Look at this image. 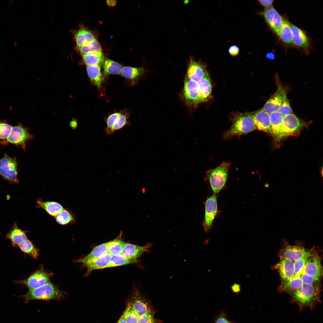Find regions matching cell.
I'll use <instances>...</instances> for the list:
<instances>
[{
	"instance_id": "40",
	"label": "cell",
	"mask_w": 323,
	"mask_h": 323,
	"mask_svg": "<svg viewBox=\"0 0 323 323\" xmlns=\"http://www.w3.org/2000/svg\"><path fill=\"white\" fill-rule=\"evenodd\" d=\"M122 315L127 323H137L139 317L134 311L130 302Z\"/></svg>"
},
{
	"instance_id": "5",
	"label": "cell",
	"mask_w": 323,
	"mask_h": 323,
	"mask_svg": "<svg viewBox=\"0 0 323 323\" xmlns=\"http://www.w3.org/2000/svg\"><path fill=\"white\" fill-rule=\"evenodd\" d=\"M0 175L10 183L16 184L18 179V167L16 159L5 154L0 159Z\"/></svg>"
},
{
	"instance_id": "45",
	"label": "cell",
	"mask_w": 323,
	"mask_h": 323,
	"mask_svg": "<svg viewBox=\"0 0 323 323\" xmlns=\"http://www.w3.org/2000/svg\"><path fill=\"white\" fill-rule=\"evenodd\" d=\"M137 323H158L153 311L148 313L139 318Z\"/></svg>"
},
{
	"instance_id": "30",
	"label": "cell",
	"mask_w": 323,
	"mask_h": 323,
	"mask_svg": "<svg viewBox=\"0 0 323 323\" xmlns=\"http://www.w3.org/2000/svg\"><path fill=\"white\" fill-rule=\"evenodd\" d=\"M83 60L87 66L101 65L104 59L102 52H91L82 55Z\"/></svg>"
},
{
	"instance_id": "52",
	"label": "cell",
	"mask_w": 323,
	"mask_h": 323,
	"mask_svg": "<svg viewBox=\"0 0 323 323\" xmlns=\"http://www.w3.org/2000/svg\"><path fill=\"white\" fill-rule=\"evenodd\" d=\"M266 57L269 60H274L275 57V54L272 52H268L266 54Z\"/></svg>"
},
{
	"instance_id": "37",
	"label": "cell",
	"mask_w": 323,
	"mask_h": 323,
	"mask_svg": "<svg viewBox=\"0 0 323 323\" xmlns=\"http://www.w3.org/2000/svg\"><path fill=\"white\" fill-rule=\"evenodd\" d=\"M57 222L61 225H65L74 223L75 218L72 213L66 209H64L55 217Z\"/></svg>"
},
{
	"instance_id": "41",
	"label": "cell",
	"mask_w": 323,
	"mask_h": 323,
	"mask_svg": "<svg viewBox=\"0 0 323 323\" xmlns=\"http://www.w3.org/2000/svg\"><path fill=\"white\" fill-rule=\"evenodd\" d=\"M128 118L126 115L121 114L107 133V135H112L116 131L121 129L128 124Z\"/></svg>"
},
{
	"instance_id": "27",
	"label": "cell",
	"mask_w": 323,
	"mask_h": 323,
	"mask_svg": "<svg viewBox=\"0 0 323 323\" xmlns=\"http://www.w3.org/2000/svg\"><path fill=\"white\" fill-rule=\"evenodd\" d=\"M303 284L300 276H295L289 280L282 282L278 290L289 294L298 289Z\"/></svg>"
},
{
	"instance_id": "35",
	"label": "cell",
	"mask_w": 323,
	"mask_h": 323,
	"mask_svg": "<svg viewBox=\"0 0 323 323\" xmlns=\"http://www.w3.org/2000/svg\"><path fill=\"white\" fill-rule=\"evenodd\" d=\"M138 261V259L129 258L125 257L122 254L112 256L111 261L106 268L135 263Z\"/></svg>"
},
{
	"instance_id": "23",
	"label": "cell",
	"mask_w": 323,
	"mask_h": 323,
	"mask_svg": "<svg viewBox=\"0 0 323 323\" xmlns=\"http://www.w3.org/2000/svg\"><path fill=\"white\" fill-rule=\"evenodd\" d=\"M109 242L100 244L95 247L91 251L84 257L76 261L83 264L97 258L108 252Z\"/></svg>"
},
{
	"instance_id": "15",
	"label": "cell",
	"mask_w": 323,
	"mask_h": 323,
	"mask_svg": "<svg viewBox=\"0 0 323 323\" xmlns=\"http://www.w3.org/2000/svg\"><path fill=\"white\" fill-rule=\"evenodd\" d=\"M256 129L265 132H271L269 114L262 109L251 113Z\"/></svg>"
},
{
	"instance_id": "19",
	"label": "cell",
	"mask_w": 323,
	"mask_h": 323,
	"mask_svg": "<svg viewBox=\"0 0 323 323\" xmlns=\"http://www.w3.org/2000/svg\"><path fill=\"white\" fill-rule=\"evenodd\" d=\"M151 247V244L142 246L125 242L121 254L129 258L137 259L144 253L148 251Z\"/></svg>"
},
{
	"instance_id": "28",
	"label": "cell",
	"mask_w": 323,
	"mask_h": 323,
	"mask_svg": "<svg viewBox=\"0 0 323 323\" xmlns=\"http://www.w3.org/2000/svg\"><path fill=\"white\" fill-rule=\"evenodd\" d=\"M86 70L91 82L98 88H100L103 78L101 71L100 66H87Z\"/></svg>"
},
{
	"instance_id": "50",
	"label": "cell",
	"mask_w": 323,
	"mask_h": 323,
	"mask_svg": "<svg viewBox=\"0 0 323 323\" xmlns=\"http://www.w3.org/2000/svg\"><path fill=\"white\" fill-rule=\"evenodd\" d=\"M215 323H231L225 315H222L219 316L216 319Z\"/></svg>"
},
{
	"instance_id": "4",
	"label": "cell",
	"mask_w": 323,
	"mask_h": 323,
	"mask_svg": "<svg viewBox=\"0 0 323 323\" xmlns=\"http://www.w3.org/2000/svg\"><path fill=\"white\" fill-rule=\"evenodd\" d=\"M230 166L229 162H224L217 167L210 169L206 172V178L214 193H218L224 186Z\"/></svg>"
},
{
	"instance_id": "20",
	"label": "cell",
	"mask_w": 323,
	"mask_h": 323,
	"mask_svg": "<svg viewBox=\"0 0 323 323\" xmlns=\"http://www.w3.org/2000/svg\"><path fill=\"white\" fill-rule=\"evenodd\" d=\"M112 255L107 252L99 258L83 264L87 268L86 275L93 270L106 268L111 261Z\"/></svg>"
},
{
	"instance_id": "43",
	"label": "cell",
	"mask_w": 323,
	"mask_h": 323,
	"mask_svg": "<svg viewBox=\"0 0 323 323\" xmlns=\"http://www.w3.org/2000/svg\"><path fill=\"white\" fill-rule=\"evenodd\" d=\"M278 111L284 116L293 114L292 109L287 96L284 98Z\"/></svg>"
},
{
	"instance_id": "11",
	"label": "cell",
	"mask_w": 323,
	"mask_h": 323,
	"mask_svg": "<svg viewBox=\"0 0 323 323\" xmlns=\"http://www.w3.org/2000/svg\"><path fill=\"white\" fill-rule=\"evenodd\" d=\"M277 89L265 103L262 109L269 114L278 111L284 97L287 96L285 88L280 83H277Z\"/></svg>"
},
{
	"instance_id": "44",
	"label": "cell",
	"mask_w": 323,
	"mask_h": 323,
	"mask_svg": "<svg viewBox=\"0 0 323 323\" xmlns=\"http://www.w3.org/2000/svg\"><path fill=\"white\" fill-rule=\"evenodd\" d=\"M121 114L120 112H115L110 115L107 118L106 120V127L105 129V132L106 134Z\"/></svg>"
},
{
	"instance_id": "22",
	"label": "cell",
	"mask_w": 323,
	"mask_h": 323,
	"mask_svg": "<svg viewBox=\"0 0 323 323\" xmlns=\"http://www.w3.org/2000/svg\"><path fill=\"white\" fill-rule=\"evenodd\" d=\"M5 238L10 240L13 246L18 247L19 244L27 239L25 232L19 228L15 223L10 230L7 234Z\"/></svg>"
},
{
	"instance_id": "51",
	"label": "cell",
	"mask_w": 323,
	"mask_h": 323,
	"mask_svg": "<svg viewBox=\"0 0 323 323\" xmlns=\"http://www.w3.org/2000/svg\"><path fill=\"white\" fill-rule=\"evenodd\" d=\"M106 3L108 6L109 7H112L115 6L116 4L117 1L115 0H107Z\"/></svg>"
},
{
	"instance_id": "17",
	"label": "cell",
	"mask_w": 323,
	"mask_h": 323,
	"mask_svg": "<svg viewBox=\"0 0 323 323\" xmlns=\"http://www.w3.org/2000/svg\"><path fill=\"white\" fill-rule=\"evenodd\" d=\"M206 71L203 64L191 58L190 59L185 77L198 82L202 78Z\"/></svg>"
},
{
	"instance_id": "39",
	"label": "cell",
	"mask_w": 323,
	"mask_h": 323,
	"mask_svg": "<svg viewBox=\"0 0 323 323\" xmlns=\"http://www.w3.org/2000/svg\"><path fill=\"white\" fill-rule=\"evenodd\" d=\"M13 126L5 120L0 119V143L6 144V141L10 135Z\"/></svg>"
},
{
	"instance_id": "2",
	"label": "cell",
	"mask_w": 323,
	"mask_h": 323,
	"mask_svg": "<svg viewBox=\"0 0 323 323\" xmlns=\"http://www.w3.org/2000/svg\"><path fill=\"white\" fill-rule=\"evenodd\" d=\"M256 129L251 113L242 114L234 120L230 129L223 133V138L229 140L235 136L247 134Z\"/></svg>"
},
{
	"instance_id": "33",
	"label": "cell",
	"mask_w": 323,
	"mask_h": 323,
	"mask_svg": "<svg viewBox=\"0 0 323 323\" xmlns=\"http://www.w3.org/2000/svg\"><path fill=\"white\" fill-rule=\"evenodd\" d=\"M18 247L24 253L28 255L33 258L36 259L38 258L39 254V249L28 239L19 244Z\"/></svg>"
},
{
	"instance_id": "54",
	"label": "cell",
	"mask_w": 323,
	"mask_h": 323,
	"mask_svg": "<svg viewBox=\"0 0 323 323\" xmlns=\"http://www.w3.org/2000/svg\"><path fill=\"white\" fill-rule=\"evenodd\" d=\"M117 323H127L123 315L120 318Z\"/></svg>"
},
{
	"instance_id": "47",
	"label": "cell",
	"mask_w": 323,
	"mask_h": 323,
	"mask_svg": "<svg viewBox=\"0 0 323 323\" xmlns=\"http://www.w3.org/2000/svg\"><path fill=\"white\" fill-rule=\"evenodd\" d=\"M240 49L236 45H232L230 46L228 49V52L231 56L235 57L237 56L239 54Z\"/></svg>"
},
{
	"instance_id": "32",
	"label": "cell",
	"mask_w": 323,
	"mask_h": 323,
	"mask_svg": "<svg viewBox=\"0 0 323 323\" xmlns=\"http://www.w3.org/2000/svg\"><path fill=\"white\" fill-rule=\"evenodd\" d=\"M281 39L288 45L293 44L292 34L289 22L284 20V22L277 34Z\"/></svg>"
},
{
	"instance_id": "31",
	"label": "cell",
	"mask_w": 323,
	"mask_h": 323,
	"mask_svg": "<svg viewBox=\"0 0 323 323\" xmlns=\"http://www.w3.org/2000/svg\"><path fill=\"white\" fill-rule=\"evenodd\" d=\"M103 73L105 75L121 74L122 66L120 63L106 58L103 62Z\"/></svg>"
},
{
	"instance_id": "3",
	"label": "cell",
	"mask_w": 323,
	"mask_h": 323,
	"mask_svg": "<svg viewBox=\"0 0 323 323\" xmlns=\"http://www.w3.org/2000/svg\"><path fill=\"white\" fill-rule=\"evenodd\" d=\"M64 294L63 292L50 281L38 288L29 290L22 297L26 301L33 300H60Z\"/></svg>"
},
{
	"instance_id": "1",
	"label": "cell",
	"mask_w": 323,
	"mask_h": 323,
	"mask_svg": "<svg viewBox=\"0 0 323 323\" xmlns=\"http://www.w3.org/2000/svg\"><path fill=\"white\" fill-rule=\"evenodd\" d=\"M320 289L317 284H303L298 289L289 293L291 296V302L297 305L301 311L306 308L313 309L320 303Z\"/></svg>"
},
{
	"instance_id": "53",
	"label": "cell",
	"mask_w": 323,
	"mask_h": 323,
	"mask_svg": "<svg viewBox=\"0 0 323 323\" xmlns=\"http://www.w3.org/2000/svg\"><path fill=\"white\" fill-rule=\"evenodd\" d=\"M70 126L73 129H75L77 126V123L76 121L75 120H72L70 123Z\"/></svg>"
},
{
	"instance_id": "10",
	"label": "cell",
	"mask_w": 323,
	"mask_h": 323,
	"mask_svg": "<svg viewBox=\"0 0 323 323\" xmlns=\"http://www.w3.org/2000/svg\"><path fill=\"white\" fill-rule=\"evenodd\" d=\"M320 280L322 274V268L321 258L318 254L311 251L307 257L302 272Z\"/></svg>"
},
{
	"instance_id": "21",
	"label": "cell",
	"mask_w": 323,
	"mask_h": 323,
	"mask_svg": "<svg viewBox=\"0 0 323 323\" xmlns=\"http://www.w3.org/2000/svg\"><path fill=\"white\" fill-rule=\"evenodd\" d=\"M292 34L293 44L298 47L307 48L309 45L308 39L304 31L289 22Z\"/></svg>"
},
{
	"instance_id": "14",
	"label": "cell",
	"mask_w": 323,
	"mask_h": 323,
	"mask_svg": "<svg viewBox=\"0 0 323 323\" xmlns=\"http://www.w3.org/2000/svg\"><path fill=\"white\" fill-rule=\"evenodd\" d=\"M261 14L271 29L277 34L285 20L277 10L272 7L266 8Z\"/></svg>"
},
{
	"instance_id": "49",
	"label": "cell",
	"mask_w": 323,
	"mask_h": 323,
	"mask_svg": "<svg viewBox=\"0 0 323 323\" xmlns=\"http://www.w3.org/2000/svg\"><path fill=\"white\" fill-rule=\"evenodd\" d=\"M259 3L263 7L266 8L271 7L273 2L272 0H260Z\"/></svg>"
},
{
	"instance_id": "55",
	"label": "cell",
	"mask_w": 323,
	"mask_h": 323,
	"mask_svg": "<svg viewBox=\"0 0 323 323\" xmlns=\"http://www.w3.org/2000/svg\"><path fill=\"white\" fill-rule=\"evenodd\" d=\"M14 45H15V46H16V45H17V43H16V42H14Z\"/></svg>"
},
{
	"instance_id": "8",
	"label": "cell",
	"mask_w": 323,
	"mask_h": 323,
	"mask_svg": "<svg viewBox=\"0 0 323 323\" xmlns=\"http://www.w3.org/2000/svg\"><path fill=\"white\" fill-rule=\"evenodd\" d=\"M184 84L183 95L187 104L196 106L204 102L199 91L197 82L185 77Z\"/></svg>"
},
{
	"instance_id": "34",
	"label": "cell",
	"mask_w": 323,
	"mask_h": 323,
	"mask_svg": "<svg viewBox=\"0 0 323 323\" xmlns=\"http://www.w3.org/2000/svg\"><path fill=\"white\" fill-rule=\"evenodd\" d=\"M144 72V70L142 67L125 66L122 68L120 74L126 78L135 80L143 74Z\"/></svg>"
},
{
	"instance_id": "16",
	"label": "cell",
	"mask_w": 323,
	"mask_h": 323,
	"mask_svg": "<svg viewBox=\"0 0 323 323\" xmlns=\"http://www.w3.org/2000/svg\"><path fill=\"white\" fill-rule=\"evenodd\" d=\"M130 302L139 318L148 313L153 311L148 303L136 289L134 290Z\"/></svg>"
},
{
	"instance_id": "48",
	"label": "cell",
	"mask_w": 323,
	"mask_h": 323,
	"mask_svg": "<svg viewBox=\"0 0 323 323\" xmlns=\"http://www.w3.org/2000/svg\"><path fill=\"white\" fill-rule=\"evenodd\" d=\"M232 292L235 294H239L241 290V286L238 283H234L231 286Z\"/></svg>"
},
{
	"instance_id": "12",
	"label": "cell",
	"mask_w": 323,
	"mask_h": 323,
	"mask_svg": "<svg viewBox=\"0 0 323 323\" xmlns=\"http://www.w3.org/2000/svg\"><path fill=\"white\" fill-rule=\"evenodd\" d=\"M205 212L203 226L205 231L207 232L211 228L217 212V198L215 195H212L206 200Z\"/></svg>"
},
{
	"instance_id": "13",
	"label": "cell",
	"mask_w": 323,
	"mask_h": 323,
	"mask_svg": "<svg viewBox=\"0 0 323 323\" xmlns=\"http://www.w3.org/2000/svg\"><path fill=\"white\" fill-rule=\"evenodd\" d=\"M311 252L306 250L304 247L301 246L289 245L284 246L281 249L279 257L280 258H285L294 262L310 255Z\"/></svg>"
},
{
	"instance_id": "42",
	"label": "cell",
	"mask_w": 323,
	"mask_h": 323,
	"mask_svg": "<svg viewBox=\"0 0 323 323\" xmlns=\"http://www.w3.org/2000/svg\"><path fill=\"white\" fill-rule=\"evenodd\" d=\"M310 255L304 256L294 262L295 276H300L302 273L307 258Z\"/></svg>"
},
{
	"instance_id": "24",
	"label": "cell",
	"mask_w": 323,
	"mask_h": 323,
	"mask_svg": "<svg viewBox=\"0 0 323 323\" xmlns=\"http://www.w3.org/2000/svg\"><path fill=\"white\" fill-rule=\"evenodd\" d=\"M197 83L200 96L203 102L205 101L210 96L212 92L211 81L207 71L202 78Z\"/></svg>"
},
{
	"instance_id": "38",
	"label": "cell",
	"mask_w": 323,
	"mask_h": 323,
	"mask_svg": "<svg viewBox=\"0 0 323 323\" xmlns=\"http://www.w3.org/2000/svg\"><path fill=\"white\" fill-rule=\"evenodd\" d=\"M124 243L117 238L109 241L108 252L112 256L121 254Z\"/></svg>"
},
{
	"instance_id": "26",
	"label": "cell",
	"mask_w": 323,
	"mask_h": 323,
	"mask_svg": "<svg viewBox=\"0 0 323 323\" xmlns=\"http://www.w3.org/2000/svg\"><path fill=\"white\" fill-rule=\"evenodd\" d=\"M36 205L38 208L44 209L50 215L55 217L64 209L62 205L57 202H43L40 198L37 199Z\"/></svg>"
},
{
	"instance_id": "7",
	"label": "cell",
	"mask_w": 323,
	"mask_h": 323,
	"mask_svg": "<svg viewBox=\"0 0 323 323\" xmlns=\"http://www.w3.org/2000/svg\"><path fill=\"white\" fill-rule=\"evenodd\" d=\"M52 275L51 273L45 270L42 266L26 279L16 281L14 282L25 285L29 290H31L38 288L50 282V277Z\"/></svg>"
},
{
	"instance_id": "46",
	"label": "cell",
	"mask_w": 323,
	"mask_h": 323,
	"mask_svg": "<svg viewBox=\"0 0 323 323\" xmlns=\"http://www.w3.org/2000/svg\"><path fill=\"white\" fill-rule=\"evenodd\" d=\"M304 284L311 285L317 284L319 280L312 276L302 273L300 275Z\"/></svg>"
},
{
	"instance_id": "9",
	"label": "cell",
	"mask_w": 323,
	"mask_h": 323,
	"mask_svg": "<svg viewBox=\"0 0 323 323\" xmlns=\"http://www.w3.org/2000/svg\"><path fill=\"white\" fill-rule=\"evenodd\" d=\"M305 125L304 122L293 114L284 116L278 137L282 138L292 134L301 129Z\"/></svg>"
},
{
	"instance_id": "6",
	"label": "cell",
	"mask_w": 323,
	"mask_h": 323,
	"mask_svg": "<svg viewBox=\"0 0 323 323\" xmlns=\"http://www.w3.org/2000/svg\"><path fill=\"white\" fill-rule=\"evenodd\" d=\"M34 135L29 131V128L19 124L12 127L11 132L6 141L8 143L21 146L25 151L26 144L27 141L33 139Z\"/></svg>"
},
{
	"instance_id": "36",
	"label": "cell",
	"mask_w": 323,
	"mask_h": 323,
	"mask_svg": "<svg viewBox=\"0 0 323 323\" xmlns=\"http://www.w3.org/2000/svg\"><path fill=\"white\" fill-rule=\"evenodd\" d=\"M77 49L81 55L89 52H102V48L96 39Z\"/></svg>"
},
{
	"instance_id": "18",
	"label": "cell",
	"mask_w": 323,
	"mask_h": 323,
	"mask_svg": "<svg viewBox=\"0 0 323 323\" xmlns=\"http://www.w3.org/2000/svg\"><path fill=\"white\" fill-rule=\"evenodd\" d=\"M279 272L282 282L293 278L294 276V262L284 258H280V260L275 266Z\"/></svg>"
},
{
	"instance_id": "29",
	"label": "cell",
	"mask_w": 323,
	"mask_h": 323,
	"mask_svg": "<svg viewBox=\"0 0 323 323\" xmlns=\"http://www.w3.org/2000/svg\"><path fill=\"white\" fill-rule=\"evenodd\" d=\"M271 132L274 136L278 137L283 121L284 116L278 111L269 114Z\"/></svg>"
},
{
	"instance_id": "25",
	"label": "cell",
	"mask_w": 323,
	"mask_h": 323,
	"mask_svg": "<svg viewBox=\"0 0 323 323\" xmlns=\"http://www.w3.org/2000/svg\"><path fill=\"white\" fill-rule=\"evenodd\" d=\"M74 38L77 48L96 39L91 31L84 28H81L76 32Z\"/></svg>"
}]
</instances>
